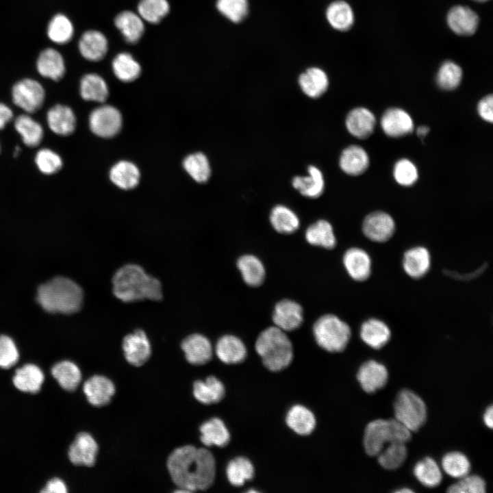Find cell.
Instances as JSON below:
<instances>
[{"mask_svg":"<svg viewBox=\"0 0 493 493\" xmlns=\"http://www.w3.org/2000/svg\"><path fill=\"white\" fill-rule=\"evenodd\" d=\"M167 468L179 492L205 490L214 483L216 462L206 448L185 445L175 449L168 456Z\"/></svg>","mask_w":493,"mask_h":493,"instance_id":"obj_1","label":"cell"},{"mask_svg":"<svg viewBox=\"0 0 493 493\" xmlns=\"http://www.w3.org/2000/svg\"><path fill=\"white\" fill-rule=\"evenodd\" d=\"M112 290L118 299L125 303L143 299L159 301L162 297L160 281L134 264L125 265L115 273Z\"/></svg>","mask_w":493,"mask_h":493,"instance_id":"obj_2","label":"cell"},{"mask_svg":"<svg viewBox=\"0 0 493 493\" xmlns=\"http://www.w3.org/2000/svg\"><path fill=\"white\" fill-rule=\"evenodd\" d=\"M83 291L70 279L58 277L42 284L37 292V301L47 312L71 314L81 307Z\"/></svg>","mask_w":493,"mask_h":493,"instance_id":"obj_3","label":"cell"},{"mask_svg":"<svg viewBox=\"0 0 493 493\" xmlns=\"http://www.w3.org/2000/svg\"><path fill=\"white\" fill-rule=\"evenodd\" d=\"M255 351L265 367L273 372L288 367L293 358V349L286 331L273 326L265 329L258 336Z\"/></svg>","mask_w":493,"mask_h":493,"instance_id":"obj_4","label":"cell"},{"mask_svg":"<svg viewBox=\"0 0 493 493\" xmlns=\"http://www.w3.org/2000/svg\"><path fill=\"white\" fill-rule=\"evenodd\" d=\"M412 432L396 418L377 419L370 422L364 431V446L370 456H377L386 444L407 442Z\"/></svg>","mask_w":493,"mask_h":493,"instance_id":"obj_5","label":"cell"},{"mask_svg":"<svg viewBox=\"0 0 493 493\" xmlns=\"http://www.w3.org/2000/svg\"><path fill=\"white\" fill-rule=\"evenodd\" d=\"M317 344L327 351H342L347 346L351 331L346 323L333 314L320 316L313 326Z\"/></svg>","mask_w":493,"mask_h":493,"instance_id":"obj_6","label":"cell"},{"mask_svg":"<svg viewBox=\"0 0 493 493\" xmlns=\"http://www.w3.org/2000/svg\"><path fill=\"white\" fill-rule=\"evenodd\" d=\"M394 416L411 432L417 431L427 420L424 401L414 392L404 389L397 394L394 404Z\"/></svg>","mask_w":493,"mask_h":493,"instance_id":"obj_7","label":"cell"},{"mask_svg":"<svg viewBox=\"0 0 493 493\" xmlns=\"http://www.w3.org/2000/svg\"><path fill=\"white\" fill-rule=\"evenodd\" d=\"M13 103L25 111L31 114L39 110L45 99L42 85L31 78H23L17 81L12 88Z\"/></svg>","mask_w":493,"mask_h":493,"instance_id":"obj_8","label":"cell"},{"mask_svg":"<svg viewBox=\"0 0 493 493\" xmlns=\"http://www.w3.org/2000/svg\"><path fill=\"white\" fill-rule=\"evenodd\" d=\"M120 112L112 105H101L90 113L89 126L93 134L102 138H111L117 134L122 126Z\"/></svg>","mask_w":493,"mask_h":493,"instance_id":"obj_9","label":"cell"},{"mask_svg":"<svg viewBox=\"0 0 493 493\" xmlns=\"http://www.w3.org/2000/svg\"><path fill=\"white\" fill-rule=\"evenodd\" d=\"M362 231L370 240L384 242L394 234L395 223L388 213L377 211L365 217L362 223Z\"/></svg>","mask_w":493,"mask_h":493,"instance_id":"obj_10","label":"cell"},{"mask_svg":"<svg viewBox=\"0 0 493 493\" xmlns=\"http://www.w3.org/2000/svg\"><path fill=\"white\" fill-rule=\"evenodd\" d=\"M122 348L126 360L134 366H142L151 353L150 342L146 333L140 329L125 336Z\"/></svg>","mask_w":493,"mask_h":493,"instance_id":"obj_11","label":"cell"},{"mask_svg":"<svg viewBox=\"0 0 493 493\" xmlns=\"http://www.w3.org/2000/svg\"><path fill=\"white\" fill-rule=\"evenodd\" d=\"M303 314L301 305L290 299H283L275 306L272 318L275 327L284 331H291L301 325Z\"/></svg>","mask_w":493,"mask_h":493,"instance_id":"obj_12","label":"cell"},{"mask_svg":"<svg viewBox=\"0 0 493 493\" xmlns=\"http://www.w3.org/2000/svg\"><path fill=\"white\" fill-rule=\"evenodd\" d=\"M99 446L88 433L77 434L68 449V458L75 465L92 466L98 453Z\"/></svg>","mask_w":493,"mask_h":493,"instance_id":"obj_13","label":"cell"},{"mask_svg":"<svg viewBox=\"0 0 493 493\" xmlns=\"http://www.w3.org/2000/svg\"><path fill=\"white\" fill-rule=\"evenodd\" d=\"M357 379L364 391L373 393L386 385L388 372L383 364L375 360H368L359 367Z\"/></svg>","mask_w":493,"mask_h":493,"instance_id":"obj_14","label":"cell"},{"mask_svg":"<svg viewBox=\"0 0 493 493\" xmlns=\"http://www.w3.org/2000/svg\"><path fill=\"white\" fill-rule=\"evenodd\" d=\"M380 124L383 132L392 138L405 136L414 130V122L410 115L398 108L388 109L382 115Z\"/></svg>","mask_w":493,"mask_h":493,"instance_id":"obj_15","label":"cell"},{"mask_svg":"<svg viewBox=\"0 0 493 493\" xmlns=\"http://www.w3.org/2000/svg\"><path fill=\"white\" fill-rule=\"evenodd\" d=\"M37 72L43 77L59 81L66 73V64L62 55L52 47L42 49L36 61Z\"/></svg>","mask_w":493,"mask_h":493,"instance_id":"obj_16","label":"cell"},{"mask_svg":"<svg viewBox=\"0 0 493 493\" xmlns=\"http://www.w3.org/2000/svg\"><path fill=\"white\" fill-rule=\"evenodd\" d=\"M84 392L88 402L96 407L108 404L115 393L114 383L103 375H93L83 385Z\"/></svg>","mask_w":493,"mask_h":493,"instance_id":"obj_17","label":"cell"},{"mask_svg":"<svg viewBox=\"0 0 493 493\" xmlns=\"http://www.w3.org/2000/svg\"><path fill=\"white\" fill-rule=\"evenodd\" d=\"M78 50L85 60L98 62L105 56L108 41L102 32L95 29L87 30L79 38Z\"/></svg>","mask_w":493,"mask_h":493,"instance_id":"obj_18","label":"cell"},{"mask_svg":"<svg viewBox=\"0 0 493 493\" xmlns=\"http://www.w3.org/2000/svg\"><path fill=\"white\" fill-rule=\"evenodd\" d=\"M181 349L187 361L193 365H203L207 363L213 354L210 341L199 333L186 337L181 342Z\"/></svg>","mask_w":493,"mask_h":493,"instance_id":"obj_19","label":"cell"},{"mask_svg":"<svg viewBox=\"0 0 493 493\" xmlns=\"http://www.w3.org/2000/svg\"><path fill=\"white\" fill-rule=\"evenodd\" d=\"M343 264L349 275L355 281H364L371 273L370 257L360 248L349 249L344 254Z\"/></svg>","mask_w":493,"mask_h":493,"instance_id":"obj_20","label":"cell"},{"mask_svg":"<svg viewBox=\"0 0 493 493\" xmlns=\"http://www.w3.org/2000/svg\"><path fill=\"white\" fill-rule=\"evenodd\" d=\"M345 125L346 129L353 136L364 139L369 137L374 131L376 118L369 110L359 107L349 112Z\"/></svg>","mask_w":493,"mask_h":493,"instance_id":"obj_21","label":"cell"},{"mask_svg":"<svg viewBox=\"0 0 493 493\" xmlns=\"http://www.w3.org/2000/svg\"><path fill=\"white\" fill-rule=\"evenodd\" d=\"M298 83L302 92L308 97L317 99L328 89L329 81L326 72L318 66L307 68L300 74Z\"/></svg>","mask_w":493,"mask_h":493,"instance_id":"obj_22","label":"cell"},{"mask_svg":"<svg viewBox=\"0 0 493 493\" xmlns=\"http://www.w3.org/2000/svg\"><path fill=\"white\" fill-rule=\"evenodd\" d=\"M47 122L55 134L66 136L75 129L76 117L73 110L62 104L55 105L47 113Z\"/></svg>","mask_w":493,"mask_h":493,"instance_id":"obj_23","label":"cell"},{"mask_svg":"<svg viewBox=\"0 0 493 493\" xmlns=\"http://www.w3.org/2000/svg\"><path fill=\"white\" fill-rule=\"evenodd\" d=\"M402 265L404 271L410 277L421 278L427 273L430 268V253L424 246L412 247L405 252Z\"/></svg>","mask_w":493,"mask_h":493,"instance_id":"obj_24","label":"cell"},{"mask_svg":"<svg viewBox=\"0 0 493 493\" xmlns=\"http://www.w3.org/2000/svg\"><path fill=\"white\" fill-rule=\"evenodd\" d=\"M215 352L218 358L227 364L240 363L246 357L244 344L233 335H225L220 338L216 342Z\"/></svg>","mask_w":493,"mask_h":493,"instance_id":"obj_25","label":"cell"},{"mask_svg":"<svg viewBox=\"0 0 493 493\" xmlns=\"http://www.w3.org/2000/svg\"><path fill=\"white\" fill-rule=\"evenodd\" d=\"M307 172L306 176H295L292 180V187L303 197L318 198L323 193L325 188L323 174L314 165L308 166Z\"/></svg>","mask_w":493,"mask_h":493,"instance_id":"obj_26","label":"cell"},{"mask_svg":"<svg viewBox=\"0 0 493 493\" xmlns=\"http://www.w3.org/2000/svg\"><path fill=\"white\" fill-rule=\"evenodd\" d=\"M449 27L459 35H471L476 31L479 18L477 14L468 7H453L447 15Z\"/></svg>","mask_w":493,"mask_h":493,"instance_id":"obj_27","label":"cell"},{"mask_svg":"<svg viewBox=\"0 0 493 493\" xmlns=\"http://www.w3.org/2000/svg\"><path fill=\"white\" fill-rule=\"evenodd\" d=\"M114 25L125 40L129 44L138 42L144 31L142 18L138 14L130 10H124L117 14L114 18Z\"/></svg>","mask_w":493,"mask_h":493,"instance_id":"obj_28","label":"cell"},{"mask_svg":"<svg viewBox=\"0 0 493 493\" xmlns=\"http://www.w3.org/2000/svg\"><path fill=\"white\" fill-rule=\"evenodd\" d=\"M368 153L362 147L357 145H351L345 148L339 160L341 170L352 176L362 174L368 168Z\"/></svg>","mask_w":493,"mask_h":493,"instance_id":"obj_29","label":"cell"},{"mask_svg":"<svg viewBox=\"0 0 493 493\" xmlns=\"http://www.w3.org/2000/svg\"><path fill=\"white\" fill-rule=\"evenodd\" d=\"M359 335L362 341L374 349H379L390 340V329L382 320L370 318L363 323Z\"/></svg>","mask_w":493,"mask_h":493,"instance_id":"obj_30","label":"cell"},{"mask_svg":"<svg viewBox=\"0 0 493 493\" xmlns=\"http://www.w3.org/2000/svg\"><path fill=\"white\" fill-rule=\"evenodd\" d=\"M225 394L223 383L214 376H209L204 381L197 380L193 383V395L203 404L218 403L223 399Z\"/></svg>","mask_w":493,"mask_h":493,"instance_id":"obj_31","label":"cell"},{"mask_svg":"<svg viewBox=\"0 0 493 493\" xmlns=\"http://www.w3.org/2000/svg\"><path fill=\"white\" fill-rule=\"evenodd\" d=\"M44 379L43 372L39 367L28 364L16 370L12 381L19 390L36 393L40 390Z\"/></svg>","mask_w":493,"mask_h":493,"instance_id":"obj_32","label":"cell"},{"mask_svg":"<svg viewBox=\"0 0 493 493\" xmlns=\"http://www.w3.org/2000/svg\"><path fill=\"white\" fill-rule=\"evenodd\" d=\"M325 17L329 25L334 29L344 31L349 29L354 23V14L351 5L343 0H337L328 5Z\"/></svg>","mask_w":493,"mask_h":493,"instance_id":"obj_33","label":"cell"},{"mask_svg":"<svg viewBox=\"0 0 493 493\" xmlns=\"http://www.w3.org/2000/svg\"><path fill=\"white\" fill-rule=\"evenodd\" d=\"M201 442L207 446L223 447L230 441V434L223 420L213 418L203 422L199 428Z\"/></svg>","mask_w":493,"mask_h":493,"instance_id":"obj_34","label":"cell"},{"mask_svg":"<svg viewBox=\"0 0 493 493\" xmlns=\"http://www.w3.org/2000/svg\"><path fill=\"white\" fill-rule=\"evenodd\" d=\"M286 422L293 431L301 435L310 434L316 426L314 414L301 405H294L289 409L286 414Z\"/></svg>","mask_w":493,"mask_h":493,"instance_id":"obj_35","label":"cell"},{"mask_svg":"<svg viewBox=\"0 0 493 493\" xmlns=\"http://www.w3.org/2000/svg\"><path fill=\"white\" fill-rule=\"evenodd\" d=\"M79 93L86 101L102 103L107 99L109 90L103 77L96 73H87L80 80Z\"/></svg>","mask_w":493,"mask_h":493,"instance_id":"obj_36","label":"cell"},{"mask_svg":"<svg viewBox=\"0 0 493 493\" xmlns=\"http://www.w3.org/2000/svg\"><path fill=\"white\" fill-rule=\"evenodd\" d=\"M14 125L26 146L36 147L42 142L44 136L43 128L29 114H21L16 117Z\"/></svg>","mask_w":493,"mask_h":493,"instance_id":"obj_37","label":"cell"},{"mask_svg":"<svg viewBox=\"0 0 493 493\" xmlns=\"http://www.w3.org/2000/svg\"><path fill=\"white\" fill-rule=\"evenodd\" d=\"M46 34L52 42L64 45L73 38L74 26L66 15L58 13L49 21L46 28Z\"/></svg>","mask_w":493,"mask_h":493,"instance_id":"obj_38","label":"cell"},{"mask_svg":"<svg viewBox=\"0 0 493 493\" xmlns=\"http://www.w3.org/2000/svg\"><path fill=\"white\" fill-rule=\"evenodd\" d=\"M138 167L128 161H120L115 164L110 172L111 181L118 188L129 190L135 188L140 180Z\"/></svg>","mask_w":493,"mask_h":493,"instance_id":"obj_39","label":"cell"},{"mask_svg":"<svg viewBox=\"0 0 493 493\" xmlns=\"http://www.w3.org/2000/svg\"><path fill=\"white\" fill-rule=\"evenodd\" d=\"M237 266L247 285L257 287L263 283L266 272L258 257L253 255H242L238 260Z\"/></svg>","mask_w":493,"mask_h":493,"instance_id":"obj_40","label":"cell"},{"mask_svg":"<svg viewBox=\"0 0 493 493\" xmlns=\"http://www.w3.org/2000/svg\"><path fill=\"white\" fill-rule=\"evenodd\" d=\"M305 238L310 244L327 249L335 247L336 238L331 225L326 220H319L305 231Z\"/></svg>","mask_w":493,"mask_h":493,"instance_id":"obj_41","label":"cell"},{"mask_svg":"<svg viewBox=\"0 0 493 493\" xmlns=\"http://www.w3.org/2000/svg\"><path fill=\"white\" fill-rule=\"evenodd\" d=\"M112 67L115 76L123 82H131L141 73L140 64L127 52L118 53L112 60Z\"/></svg>","mask_w":493,"mask_h":493,"instance_id":"obj_42","label":"cell"},{"mask_svg":"<svg viewBox=\"0 0 493 493\" xmlns=\"http://www.w3.org/2000/svg\"><path fill=\"white\" fill-rule=\"evenodd\" d=\"M51 374L59 385L68 391L75 390L81 380L79 367L70 361H62L51 368Z\"/></svg>","mask_w":493,"mask_h":493,"instance_id":"obj_43","label":"cell"},{"mask_svg":"<svg viewBox=\"0 0 493 493\" xmlns=\"http://www.w3.org/2000/svg\"><path fill=\"white\" fill-rule=\"evenodd\" d=\"M270 222L275 231L284 234L295 232L300 225L297 215L283 205H277L272 209Z\"/></svg>","mask_w":493,"mask_h":493,"instance_id":"obj_44","label":"cell"},{"mask_svg":"<svg viewBox=\"0 0 493 493\" xmlns=\"http://www.w3.org/2000/svg\"><path fill=\"white\" fill-rule=\"evenodd\" d=\"M414 475L417 480L427 488H435L442 481V474L437 462L427 457L418 462L414 467Z\"/></svg>","mask_w":493,"mask_h":493,"instance_id":"obj_45","label":"cell"},{"mask_svg":"<svg viewBox=\"0 0 493 493\" xmlns=\"http://www.w3.org/2000/svg\"><path fill=\"white\" fill-rule=\"evenodd\" d=\"M254 467L251 462L244 457H237L227 464L226 475L229 482L239 487L254 476Z\"/></svg>","mask_w":493,"mask_h":493,"instance_id":"obj_46","label":"cell"},{"mask_svg":"<svg viewBox=\"0 0 493 493\" xmlns=\"http://www.w3.org/2000/svg\"><path fill=\"white\" fill-rule=\"evenodd\" d=\"M137 10L144 21L157 24L169 13L170 4L168 0H140Z\"/></svg>","mask_w":493,"mask_h":493,"instance_id":"obj_47","label":"cell"},{"mask_svg":"<svg viewBox=\"0 0 493 493\" xmlns=\"http://www.w3.org/2000/svg\"><path fill=\"white\" fill-rule=\"evenodd\" d=\"M379 464L385 469L395 470L405 462L407 456L405 443L392 442L377 455Z\"/></svg>","mask_w":493,"mask_h":493,"instance_id":"obj_48","label":"cell"},{"mask_svg":"<svg viewBox=\"0 0 493 493\" xmlns=\"http://www.w3.org/2000/svg\"><path fill=\"white\" fill-rule=\"evenodd\" d=\"M186 171L197 182H206L211 175V168L207 157L202 153L188 155L184 160Z\"/></svg>","mask_w":493,"mask_h":493,"instance_id":"obj_49","label":"cell"},{"mask_svg":"<svg viewBox=\"0 0 493 493\" xmlns=\"http://www.w3.org/2000/svg\"><path fill=\"white\" fill-rule=\"evenodd\" d=\"M442 468L450 477L459 479L469 474L470 463L464 454L452 451L443 456Z\"/></svg>","mask_w":493,"mask_h":493,"instance_id":"obj_50","label":"cell"},{"mask_svg":"<svg viewBox=\"0 0 493 493\" xmlns=\"http://www.w3.org/2000/svg\"><path fill=\"white\" fill-rule=\"evenodd\" d=\"M216 7L224 17L234 23L242 22L249 12L248 0H216Z\"/></svg>","mask_w":493,"mask_h":493,"instance_id":"obj_51","label":"cell"},{"mask_svg":"<svg viewBox=\"0 0 493 493\" xmlns=\"http://www.w3.org/2000/svg\"><path fill=\"white\" fill-rule=\"evenodd\" d=\"M462 77V68L455 63L447 61L440 66L436 80L441 88L449 90L459 86Z\"/></svg>","mask_w":493,"mask_h":493,"instance_id":"obj_52","label":"cell"},{"mask_svg":"<svg viewBox=\"0 0 493 493\" xmlns=\"http://www.w3.org/2000/svg\"><path fill=\"white\" fill-rule=\"evenodd\" d=\"M35 163L38 170L45 175H53L62 167L61 157L50 149H40L35 156Z\"/></svg>","mask_w":493,"mask_h":493,"instance_id":"obj_53","label":"cell"},{"mask_svg":"<svg viewBox=\"0 0 493 493\" xmlns=\"http://www.w3.org/2000/svg\"><path fill=\"white\" fill-rule=\"evenodd\" d=\"M393 175L396 181L403 186H410L418 179L416 166L407 159L399 160L394 165Z\"/></svg>","mask_w":493,"mask_h":493,"instance_id":"obj_54","label":"cell"},{"mask_svg":"<svg viewBox=\"0 0 493 493\" xmlns=\"http://www.w3.org/2000/svg\"><path fill=\"white\" fill-rule=\"evenodd\" d=\"M485 482L479 476L466 475L447 489L450 493H484Z\"/></svg>","mask_w":493,"mask_h":493,"instance_id":"obj_55","label":"cell"},{"mask_svg":"<svg viewBox=\"0 0 493 493\" xmlns=\"http://www.w3.org/2000/svg\"><path fill=\"white\" fill-rule=\"evenodd\" d=\"M19 357L14 342L10 337L0 336V367L9 368L13 366Z\"/></svg>","mask_w":493,"mask_h":493,"instance_id":"obj_56","label":"cell"},{"mask_svg":"<svg viewBox=\"0 0 493 493\" xmlns=\"http://www.w3.org/2000/svg\"><path fill=\"white\" fill-rule=\"evenodd\" d=\"M477 110L479 116L485 121H493V97L492 94L483 98L478 103Z\"/></svg>","mask_w":493,"mask_h":493,"instance_id":"obj_57","label":"cell"},{"mask_svg":"<svg viewBox=\"0 0 493 493\" xmlns=\"http://www.w3.org/2000/svg\"><path fill=\"white\" fill-rule=\"evenodd\" d=\"M67 492L65 483L58 478H53L48 481L41 491L44 493H65Z\"/></svg>","mask_w":493,"mask_h":493,"instance_id":"obj_58","label":"cell"},{"mask_svg":"<svg viewBox=\"0 0 493 493\" xmlns=\"http://www.w3.org/2000/svg\"><path fill=\"white\" fill-rule=\"evenodd\" d=\"M12 110L5 103L0 102V130L5 128L13 118Z\"/></svg>","mask_w":493,"mask_h":493,"instance_id":"obj_59","label":"cell"},{"mask_svg":"<svg viewBox=\"0 0 493 493\" xmlns=\"http://www.w3.org/2000/svg\"><path fill=\"white\" fill-rule=\"evenodd\" d=\"M483 422L485 425L490 429L493 427V407L490 405L485 409L483 414Z\"/></svg>","mask_w":493,"mask_h":493,"instance_id":"obj_60","label":"cell"},{"mask_svg":"<svg viewBox=\"0 0 493 493\" xmlns=\"http://www.w3.org/2000/svg\"><path fill=\"white\" fill-rule=\"evenodd\" d=\"M429 131V128L427 126H420L417 128V135L420 138H424Z\"/></svg>","mask_w":493,"mask_h":493,"instance_id":"obj_61","label":"cell"},{"mask_svg":"<svg viewBox=\"0 0 493 493\" xmlns=\"http://www.w3.org/2000/svg\"><path fill=\"white\" fill-rule=\"evenodd\" d=\"M395 492L396 493H406V492H414V491L409 488H403L402 489H399L398 490H396Z\"/></svg>","mask_w":493,"mask_h":493,"instance_id":"obj_62","label":"cell"},{"mask_svg":"<svg viewBox=\"0 0 493 493\" xmlns=\"http://www.w3.org/2000/svg\"><path fill=\"white\" fill-rule=\"evenodd\" d=\"M475 1H486V0H475Z\"/></svg>","mask_w":493,"mask_h":493,"instance_id":"obj_63","label":"cell"},{"mask_svg":"<svg viewBox=\"0 0 493 493\" xmlns=\"http://www.w3.org/2000/svg\"><path fill=\"white\" fill-rule=\"evenodd\" d=\"M0 150H1V147H0Z\"/></svg>","mask_w":493,"mask_h":493,"instance_id":"obj_64","label":"cell"}]
</instances>
